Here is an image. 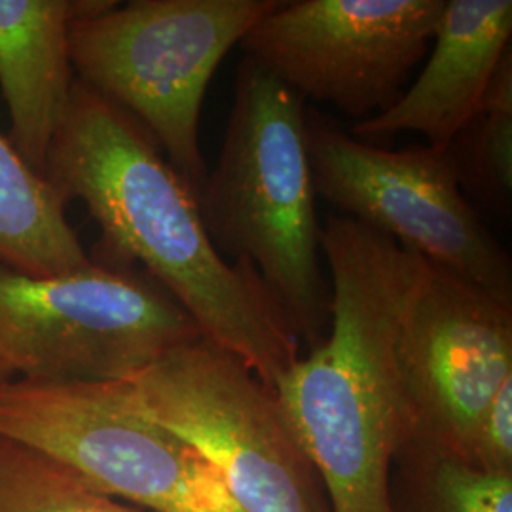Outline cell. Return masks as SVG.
I'll return each instance as SVG.
<instances>
[{
    "mask_svg": "<svg viewBox=\"0 0 512 512\" xmlns=\"http://www.w3.org/2000/svg\"><path fill=\"white\" fill-rule=\"evenodd\" d=\"M42 175L63 202L86 203L105 255L141 264L203 340L236 355L262 384L274 389L296 363L300 344L258 275L219 255L196 192L128 112L76 80Z\"/></svg>",
    "mask_w": 512,
    "mask_h": 512,
    "instance_id": "cell-1",
    "label": "cell"
},
{
    "mask_svg": "<svg viewBox=\"0 0 512 512\" xmlns=\"http://www.w3.org/2000/svg\"><path fill=\"white\" fill-rule=\"evenodd\" d=\"M330 274L325 340L274 393L319 478L329 512H389V476L408 439L397 334L420 255L349 217L321 232Z\"/></svg>",
    "mask_w": 512,
    "mask_h": 512,
    "instance_id": "cell-2",
    "label": "cell"
},
{
    "mask_svg": "<svg viewBox=\"0 0 512 512\" xmlns=\"http://www.w3.org/2000/svg\"><path fill=\"white\" fill-rule=\"evenodd\" d=\"M304 99L245 55L219 162L198 194L222 258L253 268L294 338L319 346L330 325Z\"/></svg>",
    "mask_w": 512,
    "mask_h": 512,
    "instance_id": "cell-3",
    "label": "cell"
},
{
    "mask_svg": "<svg viewBox=\"0 0 512 512\" xmlns=\"http://www.w3.org/2000/svg\"><path fill=\"white\" fill-rule=\"evenodd\" d=\"M279 0L103 2L74 19L78 82L109 99L156 141L190 188L209 175L200 143L205 93L222 59Z\"/></svg>",
    "mask_w": 512,
    "mask_h": 512,
    "instance_id": "cell-4",
    "label": "cell"
},
{
    "mask_svg": "<svg viewBox=\"0 0 512 512\" xmlns=\"http://www.w3.org/2000/svg\"><path fill=\"white\" fill-rule=\"evenodd\" d=\"M196 340L192 317L145 272L92 260L40 277L0 264V372L8 380L124 382Z\"/></svg>",
    "mask_w": 512,
    "mask_h": 512,
    "instance_id": "cell-5",
    "label": "cell"
},
{
    "mask_svg": "<svg viewBox=\"0 0 512 512\" xmlns=\"http://www.w3.org/2000/svg\"><path fill=\"white\" fill-rule=\"evenodd\" d=\"M118 384L215 469L241 512H329L274 389L236 355L202 338Z\"/></svg>",
    "mask_w": 512,
    "mask_h": 512,
    "instance_id": "cell-6",
    "label": "cell"
},
{
    "mask_svg": "<svg viewBox=\"0 0 512 512\" xmlns=\"http://www.w3.org/2000/svg\"><path fill=\"white\" fill-rule=\"evenodd\" d=\"M0 437L150 512H241L205 459L129 403L118 382L8 380Z\"/></svg>",
    "mask_w": 512,
    "mask_h": 512,
    "instance_id": "cell-7",
    "label": "cell"
},
{
    "mask_svg": "<svg viewBox=\"0 0 512 512\" xmlns=\"http://www.w3.org/2000/svg\"><path fill=\"white\" fill-rule=\"evenodd\" d=\"M315 194L490 293L512 298V262L461 190L448 147L389 150L306 114Z\"/></svg>",
    "mask_w": 512,
    "mask_h": 512,
    "instance_id": "cell-8",
    "label": "cell"
},
{
    "mask_svg": "<svg viewBox=\"0 0 512 512\" xmlns=\"http://www.w3.org/2000/svg\"><path fill=\"white\" fill-rule=\"evenodd\" d=\"M444 8L446 0L279 2L239 46L302 99L357 124L403 95Z\"/></svg>",
    "mask_w": 512,
    "mask_h": 512,
    "instance_id": "cell-9",
    "label": "cell"
},
{
    "mask_svg": "<svg viewBox=\"0 0 512 512\" xmlns=\"http://www.w3.org/2000/svg\"><path fill=\"white\" fill-rule=\"evenodd\" d=\"M395 351L408 439L467 459L476 423L512 378V298L420 256Z\"/></svg>",
    "mask_w": 512,
    "mask_h": 512,
    "instance_id": "cell-10",
    "label": "cell"
},
{
    "mask_svg": "<svg viewBox=\"0 0 512 512\" xmlns=\"http://www.w3.org/2000/svg\"><path fill=\"white\" fill-rule=\"evenodd\" d=\"M511 35V0H446L423 73L389 109L353 124L351 135L370 143L410 131L448 147L482 107Z\"/></svg>",
    "mask_w": 512,
    "mask_h": 512,
    "instance_id": "cell-11",
    "label": "cell"
},
{
    "mask_svg": "<svg viewBox=\"0 0 512 512\" xmlns=\"http://www.w3.org/2000/svg\"><path fill=\"white\" fill-rule=\"evenodd\" d=\"M103 0H0V92L10 143L44 173L73 93L69 29Z\"/></svg>",
    "mask_w": 512,
    "mask_h": 512,
    "instance_id": "cell-12",
    "label": "cell"
},
{
    "mask_svg": "<svg viewBox=\"0 0 512 512\" xmlns=\"http://www.w3.org/2000/svg\"><path fill=\"white\" fill-rule=\"evenodd\" d=\"M52 184L0 133V264L29 275H59L92 262Z\"/></svg>",
    "mask_w": 512,
    "mask_h": 512,
    "instance_id": "cell-13",
    "label": "cell"
},
{
    "mask_svg": "<svg viewBox=\"0 0 512 512\" xmlns=\"http://www.w3.org/2000/svg\"><path fill=\"white\" fill-rule=\"evenodd\" d=\"M389 512H512V475L486 473L458 454L406 439L391 465Z\"/></svg>",
    "mask_w": 512,
    "mask_h": 512,
    "instance_id": "cell-14",
    "label": "cell"
},
{
    "mask_svg": "<svg viewBox=\"0 0 512 512\" xmlns=\"http://www.w3.org/2000/svg\"><path fill=\"white\" fill-rule=\"evenodd\" d=\"M461 184L495 209L511 205L512 196V55L497 65L482 107L448 145Z\"/></svg>",
    "mask_w": 512,
    "mask_h": 512,
    "instance_id": "cell-15",
    "label": "cell"
},
{
    "mask_svg": "<svg viewBox=\"0 0 512 512\" xmlns=\"http://www.w3.org/2000/svg\"><path fill=\"white\" fill-rule=\"evenodd\" d=\"M0 512H150L97 492L54 459L0 437Z\"/></svg>",
    "mask_w": 512,
    "mask_h": 512,
    "instance_id": "cell-16",
    "label": "cell"
},
{
    "mask_svg": "<svg viewBox=\"0 0 512 512\" xmlns=\"http://www.w3.org/2000/svg\"><path fill=\"white\" fill-rule=\"evenodd\" d=\"M467 461L486 473L512 475V378L501 385L476 423Z\"/></svg>",
    "mask_w": 512,
    "mask_h": 512,
    "instance_id": "cell-17",
    "label": "cell"
},
{
    "mask_svg": "<svg viewBox=\"0 0 512 512\" xmlns=\"http://www.w3.org/2000/svg\"><path fill=\"white\" fill-rule=\"evenodd\" d=\"M4 382H8V378H6V376L0 372V384H4Z\"/></svg>",
    "mask_w": 512,
    "mask_h": 512,
    "instance_id": "cell-18",
    "label": "cell"
}]
</instances>
